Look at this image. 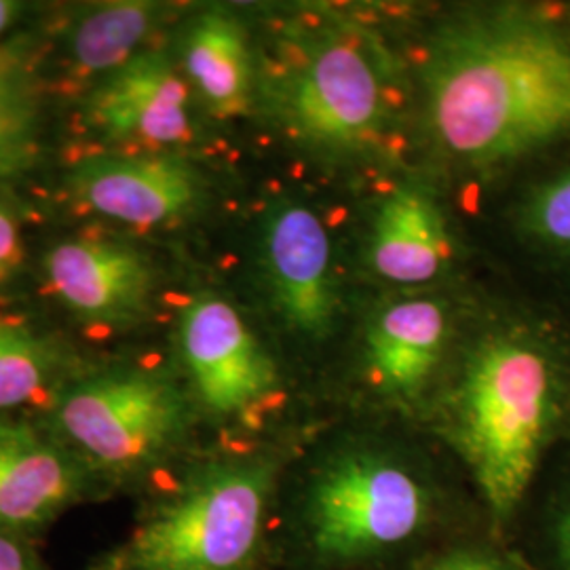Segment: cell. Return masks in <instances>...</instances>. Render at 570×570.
<instances>
[{"label":"cell","mask_w":570,"mask_h":570,"mask_svg":"<svg viewBox=\"0 0 570 570\" xmlns=\"http://www.w3.org/2000/svg\"><path fill=\"white\" fill-rule=\"evenodd\" d=\"M273 482L266 459L199 469L91 570H249Z\"/></svg>","instance_id":"3"},{"label":"cell","mask_w":570,"mask_h":570,"mask_svg":"<svg viewBox=\"0 0 570 570\" xmlns=\"http://www.w3.org/2000/svg\"><path fill=\"white\" fill-rule=\"evenodd\" d=\"M47 279L63 305L100 326H131L150 308L155 273L142 252L115 242L72 239L45 258Z\"/></svg>","instance_id":"10"},{"label":"cell","mask_w":570,"mask_h":570,"mask_svg":"<svg viewBox=\"0 0 570 570\" xmlns=\"http://www.w3.org/2000/svg\"><path fill=\"white\" fill-rule=\"evenodd\" d=\"M68 183L81 204L127 225L176 220L202 197L195 167L161 153L89 157L72 169Z\"/></svg>","instance_id":"9"},{"label":"cell","mask_w":570,"mask_h":570,"mask_svg":"<svg viewBox=\"0 0 570 570\" xmlns=\"http://www.w3.org/2000/svg\"><path fill=\"white\" fill-rule=\"evenodd\" d=\"M81 469L35 429L0 421V530L39 529L81 490Z\"/></svg>","instance_id":"12"},{"label":"cell","mask_w":570,"mask_h":570,"mask_svg":"<svg viewBox=\"0 0 570 570\" xmlns=\"http://www.w3.org/2000/svg\"><path fill=\"white\" fill-rule=\"evenodd\" d=\"M263 263L285 324L305 338H326L338 296L326 226L311 207L282 199L266 209Z\"/></svg>","instance_id":"8"},{"label":"cell","mask_w":570,"mask_h":570,"mask_svg":"<svg viewBox=\"0 0 570 570\" xmlns=\"http://www.w3.org/2000/svg\"><path fill=\"white\" fill-rule=\"evenodd\" d=\"M522 228L537 244L570 256V167L530 193L522 207Z\"/></svg>","instance_id":"19"},{"label":"cell","mask_w":570,"mask_h":570,"mask_svg":"<svg viewBox=\"0 0 570 570\" xmlns=\"http://www.w3.org/2000/svg\"><path fill=\"white\" fill-rule=\"evenodd\" d=\"M89 119L112 142L171 146L190 138V91L164 53L144 51L94 91Z\"/></svg>","instance_id":"11"},{"label":"cell","mask_w":570,"mask_h":570,"mask_svg":"<svg viewBox=\"0 0 570 570\" xmlns=\"http://www.w3.org/2000/svg\"><path fill=\"white\" fill-rule=\"evenodd\" d=\"M551 541L560 570H570V499L558 511L551 529Z\"/></svg>","instance_id":"23"},{"label":"cell","mask_w":570,"mask_h":570,"mask_svg":"<svg viewBox=\"0 0 570 570\" xmlns=\"http://www.w3.org/2000/svg\"><path fill=\"white\" fill-rule=\"evenodd\" d=\"M60 355L28 327L0 322V410L30 402L58 372Z\"/></svg>","instance_id":"18"},{"label":"cell","mask_w":570,"mask_h":570,"mask_svg":"<svg viewBox=\"0 0 570 570\" xmlns=\"http://www.w3.org/2000/svg\"><path fill=\"white\" fill-rule=\"evenodd\" d=\"M188 81L220 117L242 115L249 102L252 63L244 26L226 11H205L190 21L183 42Z\"/></svg>","instance_id":"15"},{"label":"cell","mask_w":570,"mask_h":570,"mask_svg":"<svg viewBox=\"0 0 570 570\" xmlns=\"http://www.w3.org/2000/svg\"><path fill=\"white\" fill-rule=\"evenodd\" d=\"M449 338V313L438 301L410 298L385 306L367 327L370 381L385 395H419L442 360Z\"/></svg>","instance_id":"14"},{"label":"cell","mask_w":570,"mask_h":570,"mask_svg":"<svg viewBox=\"0 0 570 570\" xmlns=\"http://www.w3.org/2000/svg\"><path fill=\"white\" fill-rule=\"evenodd\" d=\"M178 334L193 389L214 414H244L277 385V370L265 346L225 298H193L183 308Z\"/></svg>","instance_id":"7"},{"label":"cell","mask_w":570,"mask_h":570,"mask_svg":"<svg viewBox=\"0 0 570 570\" xmlns=\"http://www.w3.org/2000/svg\"><path fill=\"white\" fill-rule=\"evenodd\" d=\"M61 433L110 478H134L178 444L188 423L183 389L153 370H110L66 387Z\"/></svg>","instance_id":"6"},{"label":"cell","mask_w":570,"mask_h":570,"mask_svg":"<svg viewBox=\"0 0 570 570\" xmlns=\"http://www.w3.org/2000/svg\"><path fill=\"white\" fill-rule=\"evenodd\" d=\"M0 570H45L16 532L0 530Z\"/></svg>","instance_id":"22"},{"label":"cell","mask_w":570,"mask_h":570,"mask_svg":"<svg viewBox=\"0 0 570 570\" xmlns=\"http://www.w3.org/2000/svg\"><path fill=\"white\" fill-rule=\"evenodd\" d=\"M367 258L376 275L391 284H429L442 275L450 261V237L435 197L416 184L391 190L374 216Z\"/></svg>","instance_id":"13"},{"label":"cell","mask_w":570,"mask_h":570,"mask_svg":"<svg viewBox=\"0 0 570 570\" xmlns=\"http://www.w3.org/2000/svg\"><path fill=\"white\" fill-rule=\"evenodd\" d=\"M419 570H518L511 562L487 551H454Z\"/></svg>","instance_id":"21"},{"label":"cell","mask_w":570,"mask_h":570,"mask_svg":"<svg viewBox=\"0 0 570 570\" xmlns=\"http://www.w3.org/2000/svg\"><path fill=\"white\" fill-rule=\"evenodd\" d=\"M425 94L446 155L471 167L510 164L570 136V39L518 9L459 18L429 49Z\"/></svg>","instance_id":"1"},{"label":"cell","mask_w":570,"mask_h":570,"mask_svg":"<svg viewBox=\"0 0 570 570\" xmlns=\"http://www.w3.org/2000/svg\"><path fill=\"white\" fill-rule=\"evenodd\" d=\"M23 261V242L16 218L0 207V284L9 279Z\"/></svg>","instance_id":"20"},{"label":"cell","mask_w":570,"mask_h":570,"mask_svg":"<svg viewBox=\"0 0 570 570\" xmlns=\"http://www.w3.org/2000/svg\"><path fill=\"white\" fill-rule=\"evenodd\" d=\"M23 11V4L13 0H0V35L9 30V26L18 20Z\"/></svg>","instance_id":"24"},{"label":"cell","mask_w":570,"mask_h":570,"mask_svg":"<svg viewBox=\"0 0 570 570\" xmlns=\"http://www.w3.org/2000/svg\"><path fill=\"white\" fill-rule=\"evenodd\" d=\"M289 134L326 159H348L379 142L387 121L385 66L357 32H327L306 47L277 89Z\"/></svg>","instance_id":"5"},{"label":"cell","mask_w":570,"mask_h":570,"mask_svg":"<svg viewBox=\"0 0 570 570\" xmlns=\"http://www.w3.org/2000/svg\"><path fill=\"white\" fill-rule=\"evenodd\" d=\"M560 400L556 360L527 332L492 334L469 355L450 404V438L499 520L522 503Z\"/></svg>","instance_id":"2"},{"label":"cell","mask_w":570,"mask_h":570,"mask_svg":"<svg viewBox=\"0 0 570 570\" xmlns=\"http://www.w3.org/2000/svg\"><path fill=\"white\" fill-rule=\"evenodd\" d=\"M433 497L393 454L351 449L332 456L306 494L308 543L327 562H364L400 550L428 529Z\"/></svg>","instance_id":"4"},{"label":"cell","mask_w":570,"mask_h":570,"mask_svg":"<svg viewBox=\"0 0 570 570\" xmlns=\"http://www.w3.org/2000/svg\"><path fill=\"white\" fill-rule=\"evenodd\" d=\"M41 102L20 53L0 47V186L16 180L39 157Z\"/></svg>","instance_id":"17"},{"label":"cell","mask_w":570,"mask_h":570,"mask_svg":"<svg viewBox=\"0 0 570 570\" xmlns=\"http://www.w3.org/2000/svg\"><path fill=\"white\" fill-rule=\"evenodd\" d=\"M155 2H110L82 16L72 30V60L85 72H115L136 58V49L159 20Z\"/></svg>","instance_id":"16"}]
</instances>
